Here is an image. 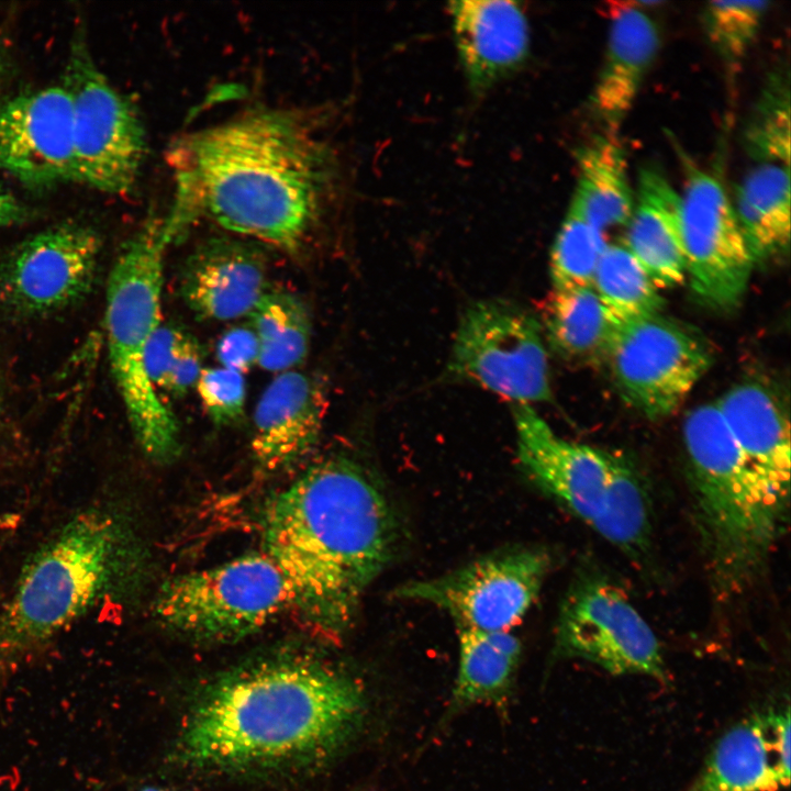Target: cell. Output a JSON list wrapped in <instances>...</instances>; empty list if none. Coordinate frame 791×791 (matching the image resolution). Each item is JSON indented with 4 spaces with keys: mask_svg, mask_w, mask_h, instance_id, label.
Returning <instances> with one entry per match:
<instances>
[{
    "mask_svg": "<svg viewBox=\"0 0 791 791\" xmlns=\"http://www.w3.org/2000/svg\"><path fill=\"white\" fill-rule=\"evenodd\" d=\"M176 200L166 244L207 216L236 234L297 249L331 202L333 149L308 118L255 109L179 140L170 153Z\"/></svg>",
    "mask_w": 791,
    "mask_h": 791,
    "instance_id": "6da1fadb",
    "label": "cell"
},
{
    "mask_svg": "<svg viewBox=\"0 0 791 791\" xmlns=\"http://www.w3.org/2000/svg\"><path fill=\"white\" fill-rule=\"evenodd\" d=\"M365 708L358 682L330 664L260 661L202 690L185 717L174 756L186 768L218 773L309 768L352 740Z\"/></svg>",
    "mask_w": 791,
    "mask_h": 791,
    "instance_id": "7a4b0ae2",
    "label": "cell"
},
{
    "mask_svg": "<svg viewBox=\"0 0 791 791\" xmlns=\"http://www.w3.org/2000/svg\"><path fill=\"white\" fill-rule=\"evenodd\" d=\"M263 553L291 606L319 633H345L369 586L394 558L400 527L377 480L353 459H323L266 504Z\"/></svg>",
    "mask_w": 791,
    "mask_h": 791,
    "instance_id": "3957f363",
    "label": "cell"
},
{
    "mask_svg": "<svg viewBox=\"0 0 791 791\" xmlns=\"http://www.w3.org/2000/svg\"><path fill=\"white\" fill-rule=\"evenodd\" d=\"M140 571V549L121 515L105 506L75 514L29 558L0 610V671L124 594Z\"/></svg>",
    "mask_w": 791,
    "mask_h": 791,
    "instance_id": "277c9868",
    "label": "cell"
},
{
    "mask_svg": "<svg viewBox=\"0 0 791 791\" xmlns=\"http://www.w3.org/2000/svg\"><path fill=\"white\" fill-rule=\"evenodd\" d=\"M694 523L714 588L740 593L762 576L781 536L788 504L742 452L715 402L682 425Z\"/></svg>",
    "mask_w": 791,
    "mask_h": 791,
    "instance_id": "5b68a950",
    "label": "cell"
},
{
    "mask_svg": "<svg viewBox=\"0 0 791 791\" xmlns=\"http://www.w3.org/2000/svg\"><path fill=\"white\" fill-rule=\"evenodd\" d=\"M521 468L547 495L633 559L650 549L647 486L623 456L559 436L531 405H514Z\"/></svg>",
    "mask_w": 791,
    "mask_h": 791,
    "instance_id": "8992f818",
    "label": "cell"
},
{
    "mask_svg": "<svg viewBox=\"0 0 791 791\" xmlns=\"http://www.w3.org/2000/svg\"><path fill=\"white\" fill-rule=\"evenodd\" d=\"M163 220L149 219L116 257L108 279L105 332L116 389L132 433L153 461L181 452L178 422L159 400L146 370V350L159 327L163 288Z\"/></svg>",
    "mask_w": 791,
    "mask_h": 791,
    "instance_id": "52a82bcc",
    "label": "cell"
},
{
    "mask_svg": "<svg viewBox=\"0 0 791 791\" xmlns=\"http://www.w3.org/2000/svg\"><path fill=\"white\" fill-rule=\"evenodd\" d=\"M286 606L291 595L285 578L260 552L167 580L153 612L172 632L221 643L257 632Z\"/></svg>",
    "mask_w": 791,
    "mask_h": 791,
    "instance_id": "ba28073f",
    "label": "cell"
},
{
    "mask_svg": "<svg viewBox=\"0 0 791 791\" xmlns=\"http://www.w3.org/2000/svg\"><path fill=\"white\" fill-rule=\"evenodd\" d=\"M62 85L71 101L75 181L107 193L129 192L145 157V131L132 103L98 68L80 30Z\"/></svg>",
    "mask_w": 791,
    "mask_h": 791,
    "instance_id": "9c48e42d",
    "label": "cell"
},
{
    "mask_svg": "<svg viewBox=\"0 0 791 791\" xmlns=\"http://www.w3.org/2000/svg\"><path fill=\"white\" fill-rule=\"evenodd\" d=\"M539 323L503 300H483L463 314L449 372L515 405L552 399L547 352Z\"/></svg>",
    "mask_w": 791,
    "mask_h": 791,
    "instance_id": "30bf717a",
    "label": "cell"
},
{
    "mask_svg": "<svg viewBox=\"0 0 791 791\" xmlns=\"http://www.w3.org/2000/svg\"><path fill=\"white\" fill-rule=\"evenodd\" d=\"M550 565L544 548H506L437 578L404 583L394 597L439 608L457 628L509 632L534 604Z\"/></svg>",
    "mask_w": 791,
    "mask_h": 791,
    "instance_id": "8fae6325",
    "label": "cell"
},
{
    "mask_svg": "<svg viewBox=\"0 0 791 791\" xmlns=\"http://www.w3.org/2000/svg\"><path fill=\"white\" fill-rule=\"evenodd\" d=\"M624 401L649 420L675 413L712 365L693 330L660 313L621 323L608 350Z\"/></svg>",
    "mask_w": 791,
    "mask_h": 791,
    "instance_id": "7c38bea8",
    "label": "cell"
},
{
    "mask_svg": "<svg viewBox=\"0 0 791 791\" xmlns=\"http://www.w3.org/2000/svg\"><path fill=\"white\" fill-rule=\"evenodd\" d=\"M555 654L589 661L615 675L667 680L660 643L615 584L595 573L580 576L564 599Z\"/></svg>",
    "mask_w": 791,
    "mask_h": 791,
    "instance_id": "4fadbf2b",
    "label": "cell"
},
{
    "mask_svg": "<svg viewBox=\"0 0 791 791\" xmlns=\"http://www.w3.org/2000/svg\"><path fill=\"white\" fill-rule=\"evenodd\" d=\"M101 239L90 226L63 223L0 258V312L16 319L52 314L91 291Z\"/></svg>",
    "mask_w": 791,
    "mask_h": 791,
    "instance_id": "5bb4252c",
    "label": "cell"
},
{
    "mask_svg": "<svg viewBox=\"0 0 791 791\" xmlns=\"http://www.w3.org/2000/svg\"><path fill=\"white\" fill-rule=\"evenodd\" d=\"M686 167L680 193L686 277L705 305L729 311L742 301L755 261L723 185L693 165Z\"/></svg>",
    "mask_w": 791,
    "mask_h": 791,
    "instance_id": "9a60e30c",
    "label": "cell"
},
{
    "mask_svg": "<svg viewBox=\"0 0 791 791\" xmlns=\"http://www.w3.org/2000/svg\"><path fill=\"white\" fill-rule=\"evenodd\" d=\"M0 170L33 189L75 181L71 101L63 85L0 104Z\"/></svg>",
    "mask_w": 791,
    "mask_h": 791,
    "instance_id": "2e32d148",
    "label": "cell"
},
{
    "mask_svg": "<svg viewBox=\"0 0 791 791\" xmlns=\"http://www.w3.org/2000/svg\"><path fill=\"white\" fill-rule=\"evenodd\" d=\"M790 781V710L755 713L715 743L688 791H776Z\"/></svg>",
    "mask_w": 791,
    "mask_h": 791,
    "instance_id": "e0dca14e",
    "label": "cell"
},
{
    "mask_svg": "<svg viewBox=\"0 0 791 791\" xmlns=\"http://www.w3.org/2000/svg\"><path fill=\"white\" fill-rule=\"evenodd\" d=\"M453 37L468 86L483 92L526 59L531 34L520 3L508 0L450 1Z\"/></svg>",
    "mask_w": 791,
    "mask_h": 791,
    "instance_id": "ac0fdd59",
    "label": "cell"
},
{
    "mask_svg": "<svg viewBox=\"0 0 791 791\" xmlns=\"http://www.w3.org/2000/svg\"><path fill=\"white\" fill-rule=\"evenodd\" d=\"M325 406L316 379L296 370L277 376L254 412L250 449L258 468L277 472L308 456L320 439Z\"/></svg>",
    "mask_w": 791,
    "mask_h": 791,
    "instance_id": "d6986e66",
    "label": "cell"
},
{
    "mask_svg": "<svg viewBox=\"0 0 791 791\" xmlns=\"http://www.w3.org/2000/svg\"><path fill=\"white\" fill-rule=\"evenodd\" d=\"M608 11L606 49L590 109L602 133L616 135L658 55L661 35L644 2H610Z\"/></svg>",
    "mask_w": 791,
    "mask_h": 791,
    "instance_id": "ffe728a7",
    "label": "cell"
},
{
    "mask_svg": "<svg viewBox=\"0 0 791 791\" xmlns=\"http://www.w3.org/2000/svg\"><path fill=\"white\" fill-rule=\"evenodd\" d=\"M266 276L264 257L253 246L211 239L186 261L180 294L201 320H232L253 311L266 292Z\"/></svg>",
    "mask_w": 791,
    "mask_h": 791,
    "instance_id": "44dd1931",
    "label": "cell"
},
{
    "mask_svg": "<svg viewBox=\"0 0 791 791\" xmlns=\"http://www.w3.org/2000/svg\"><path fill=\"white\" fill-rule=\"evenodd\" d=\"M714 402L759 477L789 505L790 425L779 400L765 386L747 381L731 388Z\"/></svg>",
    "mask_w": 791,
    "mask_h": 791,
    "instance_id": "7402d4cb",
    "label": "cell"
},
{
    "mask_svg": "<svg viewBox=\"0 0 791 791\" xmlns=\"http://www.w3.org/2000/svg\"><path fill=\"white\" fill-rule=\"evenodd\" d=\"M680 207V193L668 179L657 168L644 167L622 243L659 289L672 288L686 278Z\"/></svg>",
    "mask_w": 791,
    "mask_h": 791,
    "instance_id": "603a6c76",
    "label": "cell"
},
{
    "mask_svg": "<svg viewBox=\"0 0 791 791\" xmlns=\"http://www.w3.org/2000/svg\"><path fill=\"white\" fill-rule=\"evenodd\" d=\"M576 160L578 178L569 207L603 235L605 231L626 226L635 192L625 151L616 135H594L577 151Z\"/></svg>",
    "mask_w": 791,
    "mask_h": 791,
    "instance_id": "cb8c5ba5",
    "label": "cell"
},
{
    "mask_svg": "<svg viewBox=\"0 0 791 791\" xmlns=\"http://www.w3.org/2000/svg\"><path fill=\"white\" fill-rule=\"evenodd\" d=\"M458 669L448 717L476 704L504 706L521 658L520 639L509 632L457 628Z\"/></svg>",
    "mask_w": 791,
    "mask_h": 791,
    "instance_id": "d4e9b609",
    "label": "cell"
},
{
    "mask_svg": "<svg viewBox=\"0 0 791 791\" xmlns=\"http://www.w3.org/2000/svg\"><path fill=\"white\" fill-rule=\"evenodd\" d=\"M733 208L754 261L783 253L790 243V166L758 163L736 188Z\"/></svg>",
    "mask_w": 791,
    "mask_h": 791,
    "instance_id": "484cf974",
    "label": "cell"
},
{
    "mask_svg": "<svg viewBox=\"0 0 791 791\" xmlns=\"http://www.w3.org/2000/svg\"><path fill=\"white\" fill-rule=\"evenodd\" d=\"M544 320L552 347L579 363L605 360L621 324L591 287L553 290Z\"/></svg>",
    "mask_w": 791,
    "mask_h": 791,
    "instance_id": "4316f807",
    "label": "cell"
},
{
    "mask_svg": "<svg viewBox=\"0 0 791 791\" xmlns=\"http://www.w3.org/2000/svg\"><path fill=\"white\" fill-rule=\"evenodd\" d=\"M249 315L261 368L287 371L305 358L311 321L300 299L285 291H266Z\"/></svg>",
    "mask_w": 791,
    "mask_h": 791,
    "instance_id": "83f0119b",
    "label": "cell"
},
{
    "mask_svg": "<svg viewBox=\"0 0 791 791\" xmlns=\"http://www.w3.org/2000/svg\"><path fill=\"white\" fill-rule=\"evenodd\" d=\"M591 288L620 323L658 314L664 305L659 288L622 242L605 245Z\"/></svg>",
    "mask_w": 791,
    "mask_h": 791,
    "instance_id": "f1b7e54d",
    "label": "cell"
},
{
    "mask_svg": "<svg viewBox=\"0 0 791 791\" xmlns=\"http://www.w3.org/2000/svg\"><path fill=\"white\" fill-rule=\"evenodd\" d=\"M606 244L604 235L569 207L550 253L553 290L591 287Z\"/></svg>",
    "mask_w": 791,
    "mask_h": 791,
    "instance_id": "f546056e",
    "label": "cell"
},
{
    "mask_svg": "<svg viewBox=\"0 0 791 791\" xmlns=\"http://www.w3.org/2000/svg\"><path fill=\"white\" fill-rule=\"evenodd\" d=\"M770 1H711L702 11L705 36L729 68L738 67L754 45Z\"/></svg>",
    "mask_w": 791,
    "mask_h": 791,
    "instance_id": "4dcf8cb0",
    "label": "cell"
},
{
    "mask_svg": "<svg viewBox=\"0 0 791 791\" xmlns=\"http://www.w3.org/2000/svg\"><path fill=\"white\" fill-rule=\"evenodd\" d=\"M790 93L788 76L773 74L745 130L747 153L757 163L790 166Z\"/></svg>",
    "mask_w": 791,
    "mask_h": 791,
    "instance_id": "1f68e13d",
    "label": "cell"
},
{
    "mask_svg": "<svg viewBox=\"0 0 791 791\" xmlns=\"http://www.w3.org/2000/svg\"><path fill=\"white\" fill-rule=\"evenodd\" d=\"M199 343L189 333L174 326L154 332L146 350V370L154 387L181 397L196 385L202 370Z\"/></svg>",
    "mask_w": 791,
    "mask_h": 791,
    "instance_id": "d6a6232c",
    "label": "cell"
},
{
    "mask_svg": "<svg viewBox=\"0 0 791 791\" xmlns=\"http://www.w3.org/2000/svg\"><path fill=\"white\" fill-rule=\"evenodd\" d=\"M201 403L219 426H231L244 417L246 387L243 375L226 368L202 369L197 382Z\"/></svg>",
    "mask_w": 791,
    "mask_h": 791,
    "instance_id": "836d02e7",
    "label": "cell"
},
{
    "mask_svg": "<svg viewBox=\"0 0 791 791\" xmlns=\"http://www.w3.org/2000/svg\"><path fill=\"white\" fill-rule=\"evenodd\" d=\"M218 357L223 368L243 375L258 360V342L253 330L233 328L222 336Z\"/></svg>",
    "mask_w": 791,
    "mask_h": 791,
    "instance_id": "e575fe53",
    "label": "cell"
},
{
    "mask_svg": "<svg viewBox=\"0 0 791 791\" xmlns=\"http://www.w3.org/2000/svg\"><path fill=\"white\" fill-rule=\"evenodd\" d=\"M26 209L7 188L0 185V229L25 220Z\"/></svg>",
    "mask_w": 791,
    "mask_h": 791,
    "instance_id": "d590c367",
    "label": "cell"
},
{
    "mask_svg": "<svg viewBox=\"0 0 791 791\" xmlns=\"http://www.w3.org/2000/svg\"><path fill=\"white\" fill-rule=\"evenodd\" d=\"M8 70V63L5 56L0 52V88L5 78Z\"/></svg>",
    "mask_w": 791,
    "mask_h": 791,
    "instance_id": "8d00e7d4",
    "label": "cell"
},
{
    "mask_svg": "<svg viewBox=\"0 0 791 791\" xmlns=\"http://www.w3.org/2000/svg\"><path fill=\"white\" fill-rule=\"evenodd\" d=\"M140 791H172V790H169L165 787H159V786H148V787L143 788Z\"/></svg>",
    "mask_w": 791,
    "mask_h": 791,
    "instance_id": "74e56055",
    "label": "cell"
}]
</instances>
